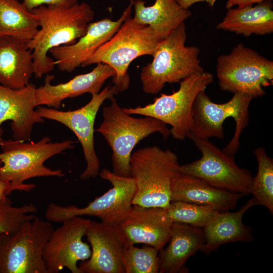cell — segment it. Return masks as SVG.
<instances>
[{
    "mask_svg": "<svg viewBox=\"0 0 273 273\" xmlns=\"http://www.w3.org/2000/svg\"><path fill=\"white\" fill-rule=\"evenodd\" d=\"M31 12L37 17L39 27L27 44L32 51L34 75L41 78L55 66L54 59L48 55L49 51L73 43L84 35L95 14L85 2L70 7L42 5Z\"/></svg>",
    "mask_w": 273,
    "mask_h": 273,
    "instance_id": "cell-1",
    "label": "cell"
},
{
    "mask_svg": "<svg viewBox=\"0 0 273 273\" xmlns=\"http://www.w3.org/2000/svg\"><path fill=\"white\" fill-rule=\"evenodd\" d=\"M76 143L72 140L53 143L48 136L37 142L3 140L0 145V179L11 183L16 191L29 192L35 185L24 184L26 180L42 176L63 177L64 174L61 169H52L44 163L55 155L74 148Z\"/></svg>",
    "mask_w": 273,
    "mask_h": 273,
    "instance_id": "cell-2",
    "label": "cell"
},
{
    "mask_svg": "<svg viewBox=\"0 0 273 273\" xmlns=\"http://www.w3.org/2000/svg\"><path fill=\"white\" fill-rule=\"evenodd\" d=\"M130 165L136 187L132 205L167 209L174 180L180 173L176 155L169 149L147 147L131 154Z\"/></svg>",
    "mask_w": 273,
    "mask_h": 273,
    "instance_id": "cell-3",
    "label": "cell"
},
{
    "mask_svg": "<svg viewBox=\"0 0 273 273\" xmlns=\"http://www.w3.org/2000/svg\"><path fill=\"white\" fill-rule=\"evenodd\" d=\"M103 109V121L95 131L101 133L112 151L113 172L131 177L130 159L132 151L139 142L158 132L165 140L170 134L166 124L155 118H136L126 113L114 97Z\"/></svg>",
    "mask_w": 273,
    "mask_h": 273,
    "instance_id": "cell-4",
    "label": "cell"
},
{
    "mask_svg": "<svg viewBox=\"0 0 273 273\" xmlns=\"http://www.w3.org/2000/svg\"><path fill=\"white\" fill-rule=\"evenodd\" d=\"M187 38L184 22L160 41L152 55V62L145 66L140 73L144 93L157 94L167 83L179 82L204 71L199 58V48L187 46Z\"/></svg>",
    "mask_w": 273,
    "mask_h": 273,
    "instance_id": "cell-5",
    "label": "cell"
},
{
    "mask_svg": "<svg viewBox=\"0 0 273 273\" xmlns=\"http://www.w3.org/2000/svg\"><path fill=\"white\" fill-rule=\"evenodd\" d=\"M160 40L151 27L128 16L116 33L100 47L82 67L106 64L115 72L112 82L118 92L128 89L130 77L128 68L137 58L154 53Z\"/></svg>",
    "mask_w": 273,
    "mask_h": 273,
    "instance_id": "cell-6",
    "label": "cell"
},
{
    "mask_svg": "<svg viewBox=\"0 0 273 273\" xmlns=\"http://www.w3.org/2000/svg\"><path fill=\"white\" fill-rule=\"evenodd\" d=\"M214 80L212 74L204 71L192 75L179 82V89L170 95L161 94L153 103L144 107L124 108L129 115L150 116L169 124L172 136L184 140L190 133L193 121V107L198 94Z\"/></svg>",
    "mask_w": 273,
    "mask_h": 273,
    "instance_id": "cell-7",
    "label": "cell"
},
{
    "mask_svg": "<svg viewBox=\"0 0 273 273\" xmlns=\"http://www.w3.org/2000/svg\"><path fill=\"white\" fill-rule=\"evenodd\" d=\"M216 70L222 90L243 93L253 98L263 96V88L273 83L272 61L242 43L229 54L218 56Z\"/></svg>",
    "mask_w": 273,
    "mask_h": 273,
    "instance_id": "cell-8",
    "label": "cell"
},
{
    "mask_svg": "<svg viewBox=\"0 0 273 273\" xmlns=\"http://www.w3.org/2000/svg\"><path fill=\"white\" fill-rule=\"evenodd\" d=\"M99 175L111 183L112 188L83 208L75 205L62 206L50 203L45 217L51 222H62L75 216L82 215L99 217L102 222L117 226L128 215L136 192L132 177H123L103 168Z\"/></svg>",
    "mask_w": 273,
    "mask_h": 273,
    "instance_id": "cell-9",
    "label": "cell"
},
{
    "mask_svg": "<svg viewBox=\"0 0 273 273\" xmlns=\"http://www.w3.org/2000/svg\"><path fill=\"white\" fill-rule=\"evenodd\" d=\"M205 91L200 92L195 100L192 125L188 136L222 139L223 122L226 118L233 117L236 123L234 135L222 150L234 156L239 148L240 135L248 124L249 107L253 97L247 94L236 92L228 102L217 104L211 101Z\"/></svg>",
    "mask_w": 273,
    "mask_h": 273,
    "instance_id": "cell-10",
    "label": "cell"
},
{
    "mask_svg": "<svg viewBox=\"0 0 273 273\" xmlns=\"http://www.w3.org/2000/svg\"><path fill=\"white\" fill-rule=\"evenodd\" d=\"M53 231L49 221L35 216L14 234H0V273H48L42 255Z\"/></svg>",
    "mask_w": 273,
    "mask_h": 273,
    "instance_id": "cell-11",
    "label": "cell"
},
{
    "mask_svg": "<svg viewBox=\"0 0 273 273\" xmlns=\"http://www.w3.org/2000/svg\"><path fill=\"white\" fill-rule=\"evenodd\" d=\"M202 156L191 163L180 165L179 171L199 178L210 185L243 195L250 193L253 177L248 169L239 167L230 155L209 141L189 135Z\"/></svg>",
    "mask_w": 273,
    "mask_h": 273,
    "instance_id": "cell-12",
    "label": "cell"
},
{
    "mask_svg": "<svg viewBox=\"0 0 273 273\" xmlns=\"http://www.w3.org/2000/svg\"><path fill=\"white\" fill-rule=\"evenodd\" d=\"M118 93L114 84L109 85L98 94L92 96V99L86 105L75 110L63 111L42 107L35 110L43 118L63 124L77 136L86 162L85 169L80 175L81 180L95 178L99 175L100 162L95 150L94 140L95 119L103 102Z\"/></svg>",
    "mask_w": 273,
    "mask_h": 273,
    "instance_id": "cell-13",
    "label": "cell"
},
{
    "mask_svg": "<svg viewBox=\"0 0 273 273\" xmlns=\"http://www.w3.org/2000/svg\"><path fill=\"white\" fill-rule=\"evenodd\" d=\"M90 220L75 216L63 221L53 231L43 250L42 258L48 273H59L64 267L81 273L77 262L89 258V245L82 241Z\"/></svg>",
    "mask_w": 273,
    "mask_h": 273,
    "instance_id": "cell-14",
    "label": "cell"
},
{
    "mask_svg": "<svg viewBox=\"0 0 273 273\" xmlns=\"http://www.w3.org/2000/svg\"><path fill=\"white\" fill-rule=\"evenodd\" d=\"M173 223L166 209L132 205L115 228L123 246L143 243L160 251L170 240Z\"/></svg>",
    "mask_w": 273,
    "mask_h": 273,
    "instance_id": "cell-15",
    "label": "cell"
},
{
    "mask_svg": "<svg viewBox=\"0 0 273 273\" xmlns=\"http://www.w3.org/2000/svg\"><path fill=\"white\" fill-rule=\"evenodd\" d=\"M132 5H129L116 21L106 18L90 22L86 33L71 44L51 49L55 66L63 72H72L89 59L102 44L116 33L126 18L131 15Z\"/></svg>",
    "mask_w": 273,
    "mask_h": 273,
    "instance_id": "cell-16",
    "label": "cell"
},
{
    "mask_svg": "<svg viewBox=\"0 0 273 273\" xmlns=\"http://www.w3.org/2000/svg\"><path fill=\"white\" fill-rule=\"evenodd\" d=\"M36 88L31 83L20 89L0 84V138L4 132L1 126L6 121H12L14 139L23 141L30 139L35 123L44 122V118L34 110Z\"/></svg>",
    "mask_w": 273,
    "mask_h": 273,
    "instance_id": "cell-17",
    "label": "cell"
},
{
    "mask_svg": "<svg viewBox=\"0 0 273 273\" xmlns=\"http://www.w3.org/2000/svg\"><path fill=\"white\" fill-rule=\"evenodd\" d=\"M85 236L90 244L92 254L89 258L79 263L81 273H125L121 261L123 245L115 227L90 220Z\"/></svg>",
    "mask_w": 273,
    "mask_h": 273,
    "instance_id": "cell-18",
    "label": "cell"
},
{
    "mask_svg": "<svg viewBox=\"0 0 273 273\" xmlns=\"http://www.w3.org/2000/svg\"><path fill=\"white\" fill-rule=\"evenodd\" d=\"M115 75L114 70L106 64L99 63L90 72L77 75L68 81L53 85L54 76L47 74L44 83L36 88V105H47L59 109L62 102L67 98L89 93L98 94L107 79Z\"/></svg>",
    "mask_w": 273,
    "mask_h": 273,
    "instance_id": "cell-19",
    "label": "cell"
},
{
    "mask_svg": "<svg viewBox=\"0 0 273 273\" xmlns=\"http://www.w3.org/2000/svg\"><path fill=\"white\" fill-rule=\"evenodd\" d=\"M243 196L215 187L199 178L180 172L173 183L171 202L208 205L218 212H225L235 209Z\"/></svg>",
    "mask_w": 273,
    "mask_h": 273,
    "instance_id": "cell-20",
    "label": "cell"
},
{
    "mask_svg": "<svg viewBox=\"0 0 273 273\" xmlns=\"http://www.w3.org/2000/svg\"><path fill=\"white\" fill-rule=\"evenodd\" d=\"M27 43L12 36H0V84L20 89L29 83L34 69Z\"/></svg>",
    "mask_w": 273,
    "mask_h": 273,
    "instance_id": "cell-21",
    "label": "cell"
},
{
    "mask_svg": "<svg viewBox=\"0 0 273 273\" xmlns=\"http://www.w3.org/2000/svg\"><path fill=\"white\" fill-rule=\"evenodd\" d=\"M257 205V201L253 198L237 211L219 212L203 229L205 242L200 250L209 254L226 243L253 241L251 228L244 224L242 219L248 209Z\"/></svg>",
    "mask_w": 273,
    "mask_h": 273,
    "instance_id": "cell-22",
    "label": "cell"
},
{
    "mask_svg": "<svg viewBox=\"0 0 273 273\" xmlns=\"http://www.w3.org/2000/svg\"><path fill=\"white\" fill-rule=\"evenodd\" d=\"M205 242L203 229L173 222L169 244L159 253L160 273L181 272L187 260Z\"/></svg>",
    "mask_w": 273,
    "mask_h": 273,
    "instance_id": "cell-23",
    "label": "cell"
},
{
    "mask_svg": "<svg viewBox=\"0 0 273 273\" xmlns=\"http://www.w3.org/2000/svg\"><path fill=\"white\" fill-rule=\"evenodd\" d=\"M133 18L139 23L149 26L162 40L189 18L191 12L181 7L176 0H155L153 5H145L143 0L131 3Z\"/></svg>",
    "mask_w": 273,
    "mask_h": 273,
    "instance_id": "cell-24",
    "label": "cell"
},
{
    "mask_svg": "<svg viewBox=\"0 0 273 273\" xmlns=\"http://www.w3.org/2000/svg\"><path fill=\"white\" fill-rule=\"evenodd\" d=\"M272 8L271 1H264L255 6L229 9L216 28L245 36L270 34L273 32Z\"/></svg>",
    "mask_w": 273,
    "mask_h": 273,
    "instance_id": "cell-25",
    "label": "cell"
},
{
    "mask_svg": "<svg viewBox=\"0 0 273 273\" xmlns=\"http://www.w3.org/2000/svg\"><path fill=\"white\" fill-rule=\"evenodd\" d=\"M39 27L37 17L18 0H0V36L28 42Z\"/></svg>",
    "mask_w": 273,
    "mask_h": 273,
    "instance_id": "cell-26",
    "label": "cell"
},
{
    "mask_svg": "<svg viewBox=\"0 0 273 273\" xmlns=\"http://www.w3.org/2000/svg\"><path fill=\"white\" fill-rule=\"evenodd\" d=\"M258 162L256 175L253 177L250 193L258 205L266 207L273 214V160L265 149L259 147L254 150Z\"/></svg>",
    "mask_w": 273,
    "mask_h": 273,
    "instance_id": "cell-27",
    "label": "cell"
},
{
    "mask_svg": "<svg viewBox=\"0 0 273 273\" xmlns=\"http://www.w3.org/2000/svg\"><path fill=\"white\" fill-rule=\"evenodd\" d=\"M166 209L173 222L203 229L219 212L208 205L182 201L171 202Z\"/></svg>",
    "mask_w": 273,
    "mask_h": 273,
    "instance_id": "cell-28",
    "label": "cell"
},
{
    "mask_svg": "<svg viewBox=\"0 0 273 273\" xmlns=\"http://www.w3.org/2000/svg\"><path fill=\"white\" fill-rule=\"evenodd\" d=\"M159 251L149 246L138 248L123 246L121 261L125 273H158L159 271Z\"/></svg>",
    "mask_w": 273,
    "mask_h": 273,
    "instance_id": "cell-29",
    "label": "cell"
},
{
    "mask_svg": "<svg viewBox=\"0 0 273 273\" xmlns=\"http://www.w3.org/2000/svg\"><path fill=\"white\" fill-rule=\"evenodd\" d=\"M36 207L32 203L14 207L11 201L0 207V234L13 235L27 221L36 216Z\"/></svg>",
    "mask_w": 273,
    "mask_h": 273,
    "instance_id": "cell-30",
    "label": "cell"
},
{
    "mask_svg": "<svg viewBox=\"0 0 273 273\" xmlns=\"http://www.w3.org/2000/svg\"><path fill=\"white\" fill-rule=\"evenodd\" d=\"M22 3L28 10L31 11L42 5L70 7L78 2V0H22Z\"/></svg>",
    "mask_w": 273,
    "mask_h": 273,
    "instance_id": "cell-31",
    "label": "cell"
},
{
    "mask_svg": "<svg viewBox=\"0 0 273 273\" xmlns=\"http://www.w3.org/2000/svg\"><path fill=\"white\" fill-rule=\"evenodd\" d=\"M14 191L16 190L11 183L0 179V207L11 201L7 196Z\"/></svg>",
    "mask_w": 273,
    "mask_h": 273,
    "instance_id": "cell-32",
    "label": "cell"
},
{
    "mask_svg": "<svg viewBox=\"0 0 273 273\" xmlns=\"http://www.w3.org/2000/svg\"><path fill=\"white\" fill-rule=\"evenodd\" d=\"M272 0H228L225 7L227 9L237 6V8H244L252 6L254 4H257L264 1H272Z\"/></svg>",
    "mask_w": 273,
    "mask_h": 273,
    "instance_id": "cell-33",
    "label": "cell"
},
{
    "mask_svg": "<svg viewBox=\"0 0 273 273\" xmlns=\"http://www.w3.org/2000/svg\"><path fill=\"white\" fill-rule=\"evenodd\" d=\"M217 0H176L178 4L185 9H189L195 3L205 2L207 3L209 6L213 7Z\"/></svg>",
    "mask_w": 273,
    "mask_h": 273,
    "instance_id": "cell-34",
    "label": "cell"
},
{
    "mask_svg": "<svg viewBox=\"0 0 273 273\" xmlns=\"http://www.w3.org/2000/svg\"><path fill=\"white\" fill-rule=\"evenodd\" d=\"M3 141V139L2 138H0V145L2 144V142Z\"/></svg>",
    "mask_w": 273,
    "mask_h": 273,
    "instance_id": "cell-35",
    "label": "cell"
},
{
    "mask_svg": "<svg viewBox=\"0 0 273 273\" xmlns=\"http://www.w3.org/2000/svg\"><path fill=\"white\" fill-rule=\"evenodd\" d=\"M2 161L0 160V167L2 166Z\"/></svg>",
    "mask_w": 273,
    "mask_h": 273,
    "instance_id": "cell-36",
    "label": "cell"
},
{
    "mask_svg": "<svg viewBox=\"0 0 273 273\" xmlns=\"http://www.w3.org/2000/svg\"><path fill=\"white\" fill-rule=\"evenodd\" d=\"M134 1H135V0H129V1H130V3L133 2Z\"/></svg>",
    "mask_w": 273,
    "mask_h": 273,
    "instance_id": "cell-37",
    "label": "cell"
}]
</instances>
